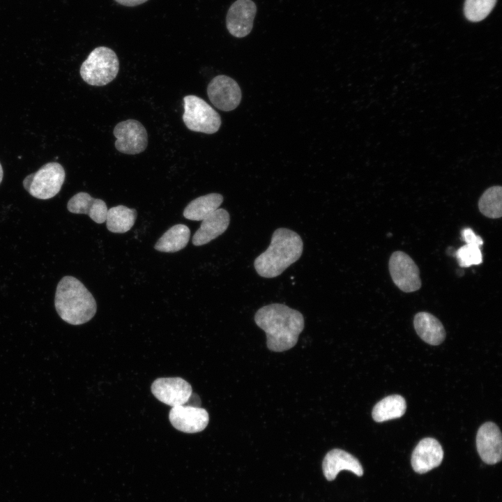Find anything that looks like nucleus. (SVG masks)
I'll return each instance as SVG.
<instances>
[{"mask_svg":"<svg viewBox=\"0 0 502 502\" xmlns=\"http://www.w3.org/2000/svg\"><path fill=\"white\" fill-rule=\"evenodd\" d=\"M476 448L485 463L495 464L501 460V433L496 424L487 422L480 427L476 435Z\"/></svg>","mask_w":502,"mask_h":502,"instance_id":"nucleus-12","label":"nucleus"},{"mask_svg":"<svg viewBox=\"0 0 502 502\" xmlns=\"http://www.w3.org/2000/svg\"><path fill=\"white\" fill-rule=\"evenodd\" d=\"M496 0H465L464 12L471 22L484 20L492 10Z\"/></svg>","mask_w":502,"mask_h":502,"instance_id":"nucleus-24","label":"nucleus"},{"mask_svg":"<svg viewBox=\"0 0 502 502\" xmlns=\"http://www.w3.org/2000/svg\"><path fill=\"white\" fill-rule=\"evenodd\" d=\"M207 94L211 103L225 112L236 109L241 100V91L237 82L223 75L211 79L207 86Z\"/></svg>","mask_w":502,"mask_h":502,"instance_id":"nucleus-9","label":"nucleus"},{"mask_svg":"<svg viewBox=\"0 0 502 502\" xmlns=\"http://www.w3.org/2000/svg\"><path fill=\"white\" fill-rule=\"evenodd\" d=\"M461 234L466 244H471L480 247L483 244L482 238L475 234L471 228H464L462 230Z\"/></svg>","mask_w":502,"mask_h":502,"instance_id":"nucleus-26","label":"nucleus"},{"mask_svg":"<svg viewBox=\"0 0 502 502\" xmlns=\"http://www.w3.org/2000/svg\"><path fill=\"white\" fill-rule=\"evenodd\" d=\"M68 210L76 214H86L98 224L106 221L107 207L100 199L93 198L89 194L80 192L73 196L67 204Z\"/></svg>","mask_w":502,"mask_h":502,"instance_id":"nucleus-17","label":"nucleus"},{"mask_svg":"<svg viewBox=\"0 0 502 502\" xmlns=\"http://www.w3.org/2000/svg\"><path fill=\"white\" fill-rule=\"evenodd\" d=\"M117 3L126 6H135L148 0H115Z\"/></svg>","mask_w":502,"mask_h":502,"instance_id":"nucleus-27","label":"nucleus"},{"mask_svg":"<svg viewBox=\"0 0 502 502\" xmlns=\"http://www.w3.org/2000/svg\"><path fill=\"white\" fill-rule=\"evenodd\" d=\"M389 271L393 282L402 291L409 293L420 288L419 268L405 252L395 251L391 254Z\"/></svg>","mask_w":502,"mask_h":502,"instance_id":"nucleus-7","label":"nucleus"},{"mask_svg":"<svg viewBox=\"0 0 502 502\" xmlns=\"http://www.w3.org/2000/svg\"><path fill=\"white\" fill-rule=\"evenodd\" d=\"M443 457L441 444L435 439L427 437L417 444L411 455V466L418 473H425L439 466Z\"/></svg>","mask_w":502,"mask_h":502,"instance_id":"nucleus-14","label":"nucleus"},{"mask_svg":"<svg viewBox=\"0 0 502 502\" xmlns=\"http://www.w3.org/2000/svg\"><path fill=\"white\" fill-rule=\"evenodd\" d=\"M183 107V121L190 130L213 134L219 130L221 125L219 114L201 98L185 96Z\"/></svg>","mask_w":502,"mask_h":502,"instance_id":"nucleus-6","label":"nucleus"},{"mask_svg":"<svg viewBox=\"0 0 502 502\" xmlns=\"http://www.w3.org/2000/svg\"><path fill=\"white\" fill-rule=\"evenodd\" d=\"M254 321L266 335L269 350L282 352L297 343L304 328V318L298 310L281 303H272L259 308Z\"/></svg>","mask_w":502,"mask_h":502,"instance_id":"nucleus-1","label":"nucleus"},{"mask_svg":"<svg viewBox=\"0 0 502 502\" xmlns=\"http://www.w3.org/2000/svg\"><path fill=\"white\" fill-rule=\"evenodd\" d=\"M66 173L58 162H48L24 179L23 186L33 197L48 199L56 195L64 182Z\"/></svg>","mask_w":502,"mask_h":502,"instance_id":"nucleus-5","label":"nucleus"},{"mask_svg":"<svg viewBox=\"0 0 502 502\" xmlns=\"http://www.w3.org/2000/svg\"><path fill=\"white\" fill-rule=\"evenodd\" d=\"M54 305L59 317L72 325H81L95 315V298L84 284L73 276H65L58 283Z\"/></svg>","mask_w":502,"mask_h":502,"instance_id":"nucleus-3","label":"nucleus"},{"mask_svg":"<svg viewBox=\"0 0 502 502\" xmlns=\"http://www.w3.org/2000/svg\"><path fill=\"white\" fill-rule=\"evenodd\" d=\"M322 469L324 476L329 480L335 479L342 470L349 471L357 476L363 475V469L357 458L342 449L335 448L326 453Z\"/></svg>","mask_w":502,"mask_h":502,"instance_id":"nucleus-15","label":"nucleus"},{"mask_svg":"<svg viewBox=\"0 0 502 502\" xmlns=\"http://www.w3.org/2000/svg\"><path fill=\"white\" fill-rule=\"evenodd\" d=\"M169 419L176 429L185 433H197L207 427L209 416L206 409L185 404L173 406L169 411Z\"/></svg>","mask_w":502,"mask_h":502,"instance_id":"nucleus-11","label":"nucleus"},{"mask_svg":"<svg viewBox=\"0 0 502 502\" xmlns=\"http://www.w3.org/2000/svg\"><path fill=\"white\" fill-rule=\"evenodd\" d=\"M151 390L159 401L172 407L187 404L192 395L191 385L180 377L158 378Z\"/></svg>","mask_w":502,"mask_h":502,"instance_id":"nucleus-10","label":"nucleus"},{"mask_svg":"<svg viewBox=\"0 0 502 502\" xmlns=\"http://www.w3.org/2000/svg\"><path fill=\"white\" fill-rule=\"evenodd\" d=\"M230 221L229 212L218 208L201 220L199 228L192 237L195 246L205 245L222 234L229 227Z\"/></svg>","mask_w":502,"mask_h":502,"instance_id":"nucleus-16","label":"nucleus"},{"mask_svg":"<svg viewBox=\"0 0 502 502\" xmlns=\"http://www.w3.org/2000/svg\"><path fill=\"white\" fill-rule=\"evenodd\" d=\"M136 218L137 211L135 208L119 205L108 210L105 222L109 231L123 234L132 227Z\"/></svg>","mask_w":502,"mask_h":502,"instance_id":"nucleus-22","label":"nucleus"},{"mask_svg":"<svg viewBox=\"0 0 502 502\" xmlns=\"http://www.w3.org/2000/svg\"><path fill=\"white\" fill-rule=\"evenodd\" d=\"M413 326L418 336L431 345H439L445 339L446 331L443 324L429 312L417 313L414 317Z\"/></svg>","mask_w":502,"mask_h":502,"instance_id":"nucleus-18","label":"nucleus"},{"mask_svg":"<svg viewBox=\"0 0 502 502\" xmlns=\"http://www.w3.org/2000/svg\"><path fill=\"white\" fill-rule=\"evenodd\" d=\"M3 175V169H2L1 165V163H0V183H1V182L2 181Z\"/></svg>","mask_w":502,"mask_h":502,"instance_id":"nucleus-28","label":"nucleus"},{"mask_svg":"<svg viewBox=\"0 0 502 502\" xmlns=\"http://www.w3.org/2000/svg\"><path fill=\"white\" fill-rule=\"evenodd\" d=\"M119 70L116 53L107 47L95 48L82 63L80 75L82 79L92 86H105L113 81Z\"/></svg>","mask_w":502,"mask_h":502,"instance_id":"nucleus-4","label":"nucleus"},{"mask_svg":"<svg viewBox=\"0 0 502 502\" xmlns=\"http://www.w3.org/2000/svg\"><path fill=\"white\" fill-rule=\"evenodd\" d=\"M303 250V241L296 232L278 228L273 233L268 248L254 259V269L261 277H275L301 257Z\"/></svg>","mask_w":502,"mask_h":502,"instance_id":"nucleus-2","label":"nucleus"},{"mask_svg":"<svg viewBox=\"0 0 502 502\" xmlns=\"http://www.w3.org/2000/svg\"><path fill=\"white\" fill-rule=\"evenodd\" d=\"M455 257L461 267L478 265L482 261V255L480 247L471 244H466L460 247L455 252Z\"/></svg>","mask_w":502,"mask_h":502,"instance_id":"nucleus-25","label":"nucleus"},{"mask_svg":"<svg viewBox=\"0 0 502 502\" xmlns=\"http://www.w3.org/2000/svg\"><path fill=\"white\" fill-rule=\"evenodd\" d=\"M113 133L116 139L115 147L121 153L138 154L147 146V132L144 126L137 120L128 119L117 123Z\"/></svg>","mask_w":502,"mask_h":502,"instance_id":"nucleus-8","label":"nucleus"},{"mask_svg":"<svg viewBox=\"0 0 502 502\" xmlns=\"http://www.w3.org/2000/svg\"><path fill=\"white\" fill-rule=\"evenodd\" d=\"M406 409L405 399L399 395H389L377 402L372 409L374 421L381 423L402 417Z\"/></svg>","mask_w":502,"mask_h":502,"instance_id":"nucleus-21","label":"nucleus"},{"mask_svg":"<svg viewBox=\"0 0 502 502\" xmlns=\"http://www.w3.org/2000/svg\"><path fill=\"white\" fill-rule=\"evenodd\" d=\"M478 208L482 214L490 218L502 215V188L494 185L487 188L478 201Z\"/></svg>","mask_w":502,"mask_h":502,"instance_id":"nucleus-23","label":"nucleus"},{"mask_svg":"<svg viewBox=\"0 0 502 502\" xmlns=\"http://www.w3.org/2000/svg\"><path fill=\"white\" fill-rule=\"evenodd\" d=\"M256 12L257 6L252 0H236L227 15L229 32L236 38L248 36L252 31Z\"/></svg>","mask_w":502,"mask_h":502,"instance_id":"nucleus-13","label":"nucleus"},{"mask_svg":"<svg viewBox=\"0 0 502 502\" xmlns=\"http://www.w3.org/2000/svg\"><path fill=\"white\" fill-rule=\"evenodd\" d=\"M223 201V197L218 193H210L191 201L185 208L183 215L190 220L201 221L211 214Z\"/></svg>","mask_w":502,"mask_h":502,"instance_id":"nucleus-19","label":"nucleus"},{"mask_svg":"<svg viewBox=\"0 0 502 502\" xmlns=\"http://www.w3.org/2000/svg\"><path fill=\"white\" fill-rule=\"evenodd\" d=\"M190 231L188 226L178 224L170 227L155 243L154 248L162 252H176L188 244Z\"/></svg>","mask_w":502,"mask_h":502,"instance_id":"nucleus-20","label":"nucleus"}]
</instances>
